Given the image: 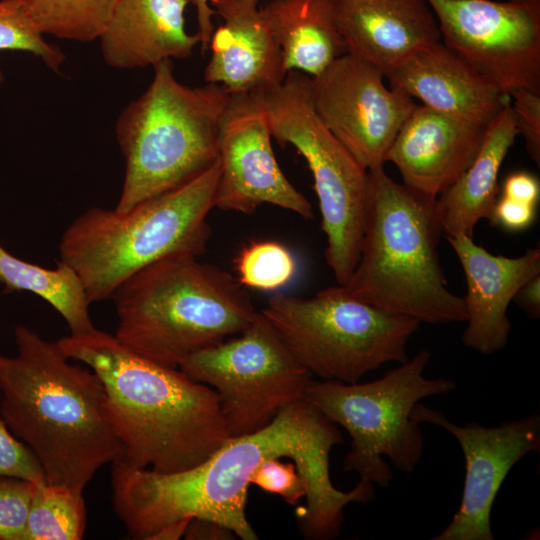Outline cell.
Here are the masks:
<instances>
[{
	"mask_svg": "<svg viewBox=\"0 0 540 540\" xmlns=\"http://www.w3.org/2000/svg\"><path fill=\"white\" fill-rule=\"evenodd\" d=\"M4 50L29 52L54 71L65 61L63 52L44 39L20 0H0V51ZM3 79L0 70V85Z\"/></svg>",
	"mask_w": 540,
	"mask_h": 540,
	"instance_id": "28",
	"label": "cell"
},
{
	"mask_svg": "<svg viewBox=\"0 0 540 540\" xmlns=\"http://www.w3.org/2000/svg\"><path fill=\"white\" fill-rule=\"evenodd\" d=\"M335 16L347 53L375 65L385 77L441 40L427 0H336Z\"/></svg>",
	"mask_w": 540,
	"mask_h": 540,
	"instance_id": "19",
	"label": "cell"
},
{
	"mask_svg": "<svg viewBox=\"0 0 540 540\" xmlns=\"http://www.w3.org/2000/svg\"><path fill=\"white\" fill-rule=\"evenodd\" d=\"M535 207L502 195L495 203L490 222L506 230L521 231L533 223Z\"/></svg>",
	"mask_w": 540,
	"mask_h": 540,
	"instance_id": "33",
	"label": "cell"
},
{
	"mask_svg": "<svg viewBox=\"0 0 540 540\" xmlns=\"http://www.w3.org/2000/svg\"><path fill=\"white\" fill-rule=\"evenodd\" d=\"M218 160L187 182L119 213L91 207L65 229L60 262L79 277L88 301L111 298L142 268L168 256L206 251L215 207Z\"/></svg>",
	"mask_w": 540,
	"mask_h": 540,
	"instance_id": "6",
	"label": "cell"
},
{
	"mask_svg": "<svg viewBox=\"0 0 540 540\" xmlns=\"http://www.w3.org/2000/svg\"><path fill=\"white\" fill-rule=\"evenodd\" d=\"M486 127L416 104L396 135L386 162L397 167L403 184L438 197L472 163Z\"/></svg>",
	"mask_w": 540,
	"mask_h": 540,
	"instance_id": "16",
	"label": "cell"
},
{
	"mask_svg": "<svg viewBox=\"0 0 540 540\" xmlns=\"http://www.w3.org/2000/svg\"><path fill=\"white\" fill-rule=\"evenodd\" d=\"M222 23L214 30L206 83L230 93L265 91L285 78L278 43L258 0H208Z\"/></svg>",
	"mask_w": 540,
	"mask_h": 540,
	"instance_id": "18",
	"label": "cell"
},
{
	"mask_svg": "<svg viewBox=\"0 0 540 540\" xmlns=\"http://www.w3.org/2000/svg\"><path fill=\"white\" fill-rule=\"evenodd\" d=\"M261 313L312 376L343 383L408 360V341L420 325L351 297L342 285L311 298L276 294Z\"/></svg>",
	"mask_w": 540,
	"mask_h": 540,
	"instance_id": "9",
	"label": "cell"
},
{
	"mask_svg": "<svg viewBox=\"0 0 540 540\" xmlns=\"http://www.w3.org/2000/svg\"><path fill=\"white\" fill-rule=\"evenodd\" d=\"M375 65L350 53L310 77L314 110L365 169L384 166L388 151L416 103L387 87Z\"/></svg>",
	"mask_w": 540,
	"mask_h": 540,
	"instance_id": "13",
	"label": "cell"
},
{
	"mask_svg": "<svg viewBox=\"0 0 540 540\" xmlns=\"http://www.w3.org/2000/svg\"><path fill=\"white\" fill-rule=\"evenodd\" d=\"M57 343L100 378L111 426L124 448L122 460L129 465L180 472L229 438L216 392L179 368L146 359L96 328Z\"/></svg>",
	"mask_w": 540,
	"mask_h": 540,
	"instance_id": "2",
	"label": "cell"
},
{
	"mask_svg": "<svg viewBox=\"0 0 540 540\" xmlns=\"http://www.w3.org/2000/svg\"><path fill=\"white\" fill-rule=\"evenodd\" d=\"M0 284L4 292L28 291L49 303L65 320L70 334L94 329L90 302L77 274L58 262L48 269L17 258L0 245Z\"/></svg>",
	"mask_w": 540,
	"mask_h": 540,
	"instance_id": "24",
	"label": "cell"
},
{
	"mask_svg": "<svg viewBox=\"0 0 540 540\" xmlns=\"http://www.w3.org/2000/svg\"><path fill=\"white\" fill-rule=\"evenodd\" d=\"M43 35L78 42L99 38L117 0H20Z\"/></svg>",
	"mask_w": 540,
	"mask_h": 540,
	"instance_id": "26",
	"label": "cell"
},
{
	"mask_svg": "<svg viewBox=\"0 0 540 540\" xmlns=\"http://www.w3.org/2000/svg\"><path fill=\"white\" fill-rule=\"evenodd\" d=\"M35 484L0 476V540H24Z\"/></svg>",
	"mask_w": 540,
	"mask_h": 540,
	"instance_id": "29",
	"label": "cell"
},
{
	"mask_svg": "<svg viewBox=\"0 0 540 540\" xmlns=\"http://www.w3.org/2000/svg\"><path fill=\"white\" fill-rule=\"evenodd\" d=\"M513 1H534V0H513Z\"/></svg>",
	"mask_w": 540,
	"mask_h": 540,
	"instance_id": "38",
	"label": "cell"
},
{
	"mask_svg": "<svg viewBox=\"0 0 540 540\" xmlns=\"http://www.w3.org/2000/svg\"><path fill=\"white\" fill-rule=\"evenodd\" d=\"M430 357L423 349L370 382H310L304 398L350 436V450L343 460L345 471L356 472L360 480L383 488L393 479L384 456L396 469L414 471L424 449L420 424L413 417L415 406L426 397L456 388L452 380L424 376Z\"/></svg>",
	"mask_w": 540,
	"mask_h": 540,
	"instance_id": "8",
	"label": "cell"
},
{
	"mask_svg": "<svg viewBox=\"0 0 540 540\" xmlns=\"http://www.w3.org/2000/svg\"><path fill=\"white\" fill-rule=\"evenodd\" d=\"M271 137L260 92L231 93L219 126L215 207L252 214L268 203L313 218L310 202L279 167Z\"/></svg>",
	"mask_w": 540,
	"mask_h": 540,
	"instance_id": "14",
	"label": "cell"
},
{
	"mask_svg": "<svg viewBox=\"0 0 540 540\" xmlns=\"http://www.w3.org/2000/svg\"><path fill=\"white\" fill-rule=\"evenodd\" d=\"M336 0H271L261 11L279 45L285 73L314 77L347 53Z\"/></svg>",
	"mask_w": 540,
	"mask_h": 540,
	"instance_id": "23",
	"label": "cell"
},
{
	"mask_svg": "<svg viewBox=\"0 0 540 540\" xmlns=\"http://www.w3.org/2000/svg\"><path fill=\"white\" fill-rule=\"evenodd\" d=\"M0 476L33 483L45 482L40 463L33 452L10 431L0 415Z\"/></svg>",
	"mask_w": 540,
	"mask_h": 540,
	"instance_id": "30",
	"label": "cell"
},
{
	"mask_svg": "<svg viewBox=\"0 0 540 540\" xmlns=\"http://www.w3.org/2000/svg\"><path fill=\"white\" fill-rule=\"evenodd\" d=\"M147 89L119 115L116 137L125 160L115 211L124 213L200 174L219 158V126L231 93L177 80L172 60L153 66Z\"/></svg>",
	"mask_w": 540,
	"mask_h": 540,
	"instance_id": "7",
	"label": "cell"
},
{
	"mask_svg": "<svg viewBox=\"0 0 540 540\" xmlns=\"http://www.w3.org/2000/svg\"><path fill=\"white\" fill-rule=\"evenodd\" d=\"M518 135L510 98L487 125L481 147L467 169L436 199L447 237H473L481 219L491 220L497 201L498 175Z\"/></svg>",
	"mask_w": 540,
	"mask_h": 540,
	"instance_id": "22",
	"label": "cell"
},
{
	"mask_svg": "<svg viewBox=\"0 0 540 540\" xmlns=\"http://www.w3.org/2000/svg\"><path fill=\"white\" fill-rule=\"evenodd\" d=\"M467 282L462 342L481 354L503 349L511 331L507 309L520 288L540 274V248L519 257L493 255L464 235L447 237Z\"/></svg>",
	"mask_w": 540,
	"mask_h": 540,
	"instance_id": "17",
	"label": "cell"
},
{
	"mask_svg": "<svg viewBox=\"0 0 540 540\" xmlns=\"http://www.w3.org/2000/svg\"><path fill=\"white\" fill-rule=\"evenodd\" d=\"M437 197L367 171L360 255L344 290L353 298L420 323L466 322L463 298L447 288L437 244Z\"/></svg>",
	"mask_w": 540,
	"mask_h": 540,
	"instance_id": "4",
	"label": "cell"
},
{
	"mask_svg": "<svg viewBox=\"0 0 540 540\" xmlns=\"http://www.w3.org/2000/svg\"><path fill=\"white\" fill-rule=\"evenodd\" d=\"M414 419L437 425L453 435L465 458L461 503L448 526L433 540H493L491 509L512 467L540 447V416L533 414L496 427L450 422L441 412L418 403Z\"/></svg>",
	"mask_w": 540,
	"mask_h": 540,
	"instance_id": "15",
	"label": "cell"
},
{
	"mask_svg": "<svg viewBox=\"0 0 540 540\" xmlns=\"http://www.w3.org/2000/svg\"><path fill=\"white\" fill-rule=\"evenodd\" d=\"M187 5V0H117L98 38L105 63L128 70L189 57L200 38L186 31Z\"/></svg>",
	"mask_w": 540,
	"mask_h": 540,
	"instance_id": "20",
	"label": "cell"
},
{
	"mask_svg": "<svg viewBox=\"0 0 540 540\" xmlns=\"http://www.w3.org/2000/svg\"><path fill=\"white\" fill-rule=\"evenodd\" d=\"M514 300L533 319L540 315V275L528 280L517 292Z\"/></svg>",
	"mask_w": 540,
	"mask_h": 540,
	"instance_id": "36",
	"label": "cell"
},
{
	"mask_svg": "<svg viewBox=\"0 0 540 540\" xmlns=\"http://www.w3.org/2000/svg\"><path fill=\"white\" fill-rule=\"evenodd\" d=\"M237 281L243 287L274 291L294 277L297 263L283 244L272 240L251 241L237 254Z\"/></svg>",
	"mask_w": 540,
	"mask_h": 540,
	"instance_id": "27",
	"label": "cell"
},
{
	"mask_svg": "<svg viewBox=\"0 0 540 540\" xmlns=\"http://www.w3.org/2000/svg\"><path fill=\"white\" fill-rule=\"evenodd\" d=\"M502 195L536 206L540 196L539 181L525 171L511 173L503 183Z\"/></svg>",
	"mask_w": 540,
	"mask_h": 540,
	"instance_id": "34",
	"label": "cell"
},
{
	"mask_svg": "<svg viewBox=\"0 0 540 540\" xmlns=\"http://www.w3.org/2000/svg\"><path fill=\"white\" fill-rule=\"evenodd\" d=\"M192 518H182L154 532L147 540H178L184 536Z\"/></svg>",
	"mask_w": 540,
	"mask_h": 540,
	"instance_id": "37",
	"label": "cell"
},
{
	"mask_svg": "<svg viewBox=\"0 0 540 540\" xmlns=\"http://www.w3.org/2000/svg\"><path fill=\"white\" fill-rule=\"evenodd\" d=\"M17 353L0 354V415L40 463L45 483L84 491L96 472L122 460L104 386L70 362L57 341L14 328Z\"/></svg>",
	"mask_w": 540,
	"mask_h": 540,
	"instance_id": "3",
	"label": "cell"
},
{
	"mask_svg": "<svg viewBox=\"0 0 540 540\" xmlns=\"http://www.w3.org/2000/svg\"><path fill=\"white\" fill-rule=\"evenodd\" d=\"M251 484L279 495L290 505H296L306 495L304 482L295 464L282 462L280 458L265 460L253 473Z\"/></svg>",
	"mask_w": 540,
	"mask_h": 540,
	"instance_id": "31",
	"label": "cell"
},
{
	"mask_svg": "<svg viewBox=\"0 0 540 540\" xmlns=\"http://www.w3.org/2000/svg\"><path fill=\"white\" fill-rule=\"evenodd\" d=\"M260 96L271 136L281 145H293L308 164L326 235L325 259L338 285H344L360 255L367 170L316 114L310 76L289 71L279 85L260 91Z\"/></svg>",
	"mask_w": 540,
	"mask_h": 540,
	"instance_id": "10",
	"label": "cell"
},
{
	"mask_svg": "<svg viewBox=\"0 0 540 540\" xmlns=\"http://www.w3.org/2000/svg\"><path fill=\"white\" fill-rule=\"evenodd\" d=\"M385 78L390 87L426 107L485 126L509 99L441 41L418 51Z\"/></svg>",
	"mask_w": 540,
	"mask_h": 540,
	"instance_id": "21",
	"label": "cell"
},
{
	"mask_svg": "<svg viewBox=\"0 0 540 540\" xmlns=\"http://www.w3.org/2000/svg\"><path fill=\"white\" fill-rule=\"evenodd\" d=\"M442 43L505 96L540 94V0H427Z\"/></svg>",
	"mask_w": 540,
	"mask_h": 540,
	"instance_id": "12",
	"label": "cell"
},
{
	"mask_svg": "<svg viewBox=\"0 0 540 540\" xmlns=\"http://www.w3.org/2000/svg\"><path fill=\"white\" fill-rule=\"evenodd\" d=\"M518 134L525 140L531 159L540 164V94L517 90L509 96Z\"/></svg>",
	"mask_w": 540,
	"mask_h": 540,
	"instance_id": "32",
	"label": "cell"
},
{
	"mask_svg": "<svg viewBox=\"0 0 540 540\" xmlns=\"http://www.w3.org/2000/svg\"><path fill=\"white\" fill-rule=\"evenodd\" d=\"M343 442L337 425L305 398L283 407L265 427L229 437L200 464L175 473L112 463L114 510L132 539L147 540L182 518L217 522L242 540L258 536L246 517L248 488L267 459L290 458L306 489L299 512L307 539L331 540L341 531L344 508L375 498L374 485L360 480L350 491L334 487L329 459Z\"/></svg>",
	"mask_w": 540,
	"mask_h": 540,
	"instance_id": "1",
	"label": "cell"
},
{
	"mask_svg": "<svg viewBox=\"0 0 540 540\" xmlns=\"http://www.w3.org/2000/svg\"><path fill=\"white\" fill-rule=\"evenodd\" d=\"M111 299L118 316L115 336L136 354L173 368L239 334L257 312L237 279L191 254L142 268Z\"/></svg>",
	"mask_w": 540,
	"mask_h": 540,
	"instance_id": "5",
	"label": "cell"
},
{
	"mask_svg": "<svg viewBox=\"0 0 540 540\" xmlns=\"http://www.w3.org/2000/svg\"><path fill=\"white\" fill-rule=\"evenodd\" d=\"M81 490L36 483L24 540H80L86 528V508Z\"/></svg>",
	"mask_w": 540,
	"mask_h": 540,
	"instance_id": "25",
	"label": "cell"
},
{
	"mask_svg": "<svg viewBox=\"0 0 540 540\" xmlns=\"http://www.w3.org/2000/svg\"><path fill=\"white\" fill-rule=\"evenodd\" d=\"M179 369L216 392L229 437L268 425L313 380L261 311L238 337L192 354Z\"/></svg>",
	"mask_w": 540,
	"mask_h": 540,
	"instance_id": "11",
	"label": "cell"
},
{
	"mask_svg": "<svg viewBox=\"0 0 540 540\" xmlns=\"http://www.w3.org/2000/svg\"><path fill=\"white\" fill-rule=\"evenodd\" d=\"M185 539L229 540L237 536L227 527L206 519L192 518L185 531Z\"/></svg>",
	"mask_w": 540,
	"mask_h": 540,
	"instance_id": "35",
	"label": "cell"
}]
</instances>
